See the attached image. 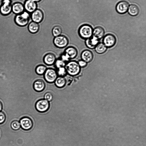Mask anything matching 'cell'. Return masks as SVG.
Wrapping results in <instances>:
<instances>
[{"mask_svg":"<svg viewBox=\"0 0 146 146\" xmlns=\"http://www.w3.org/2000/svg\"><path fill=\"white\" fill-rule=\"evenodd\" d=\"M65 67L67 74L71 76H75L78 75L81 71V67L78 62L74 60L68 62L66 64Z\"/></svg>","mask_w":146,"mask_h":146,"instance_id":"obj_1","label":"cell"},{"mask_svg":"<svg viewBox=\"0 0 146 146\" xmlns=\"http://www.w3.org/2000/svg\"><path fill=\"white\" fill-rule=\"evenodd\" d=\"M93 29L88 24H84L79 27L78 32L80 36L82 38L86 39L91 37L93 35Z\"/></svg>","mask_w":146,"mask_h":146,"instance_id":"obj_2","label":"cell"},{"mask_svg":"<svg viewBox=\"0 0 146 146\" xmlns=\"http://www.w3.org/2000/svg\"><path fill=\"white\" fill-rule=\"evenodd\" d=\"M30 14L25 11L21 14L17 15L15 19V23L20 26L27 25L29 24L31 18Z\"/></svg>","mask_w":146,"mask_h":146,"instance_id":"obj_3","label":"cell"},{"mask_svg":"<svg viewBox=\"0 0 146 146\" xmlns=\"http://www.w3.org/2000/svg\"><path fill=\"white\" fill-rule=\"evenodd\" d=\"M19 2V0H2L0 7V12L3 15H7L12 11L13 4L16 2Z\"/></svg>","mask_w":146,"mask_h":146,"instance_id":"obj_4","label":"cell"},{"mask_svg":"<svg viewBox=\"0 0 146 146\" xmlns=\"http://www.w3.org/2000/svg\"><path fill=\"white\" fill-rule=\"evenodd\" d=\"M43 75L45 81L50 83L54 82L58 76L56 70L52 68L47 69Z\"/></svg>","mask_w":146,"mask_h":146,"instance_id":"obj_5","label":"cell"},{"mask_svg":"<svg viewBox=\"0 0 146 146\" xmlns=\"http://www.w3.org/2000/svg\"><path fill=\"white\" fill-rule=\"evenodd\" d=\"M53 43L55 46L59 48H63L67 46L69 40L66 36L62 35L55 37L54 38Z\"/></svg>","mask_w":146,"mask_h":146,"instance_id":"obj_6","label":"cell"},{"mask_svg":"<svg viewBox=\"0 0 146 146\" xmlns=\"http://www.w3.org/2000/svg\"><path fill=\"white\" fill-rule=\"evenodd\" d=\"M50 107L49 102L45 99H41L38 100L36 103L35 107L36 110L41 113L47 111Z\"/></svg>","mask_w":146,"mask_h":146,"instance_id":"obj_7","label":"cell"},{"mask_svg":"<svg viewBox=\"0 0 146 146\" xmlns=\"http://www.w3.org/2000/svg\"><path fill=\"white\" fill-rule=\"evenodd\" d=\"M116 40V38L114 35L108 34L104 37L103 43L107 48H110L115 45Z\"/></svg>","mask_w":146,"mask_h":146,"instance_id":"obj_8","label":"cell"},{"mask_svg":"<svg viewBox=\"0 0 146 146\" xmlns=\"http://www.w3.org/2000/svg\"><path fill=\"white\" fill-rule=\"evenodd\" d=\"M31 19L32 21L38 23H41L43 20L44 15L40 9H37L30 14Z\"/></svg>","mask_w":146,"mask_h":146,"instance_id":"obj_9","label":"cell"},{"mask_svg":"<svg viewBox=\"0 0 146 146\" xmlns=\"http://www.w3.org/2000/svg\"><path fill=\"white\" fill-rule=\"evenodd\" d=\"M129 7L128 3L124 0L118 2L116 4L115 9L117 13L123 14L126 13L128 11Z\"/></svg>","mask_w":146,"mask_h":146,"instance_id":"obj_10","label":"cell"},{"mask_svg":"<svg viewBox=\"0 0 146 146\" xmlns=\"http://www.w3.org/2000/svg\"><path fill=\"white\" fill-rule=\"evenodd\" d=\"M25 11L29 13H31L37 8V3L33 0H26L24 4Z\"/></svg>","mask_w":146,"mask_h":146,"instance_id":"obj_11","label":"cell"},{"mask_svg":"<svg viewBox=\"0 0 146 146\" xmlns=\"http://www.w3.org/2000/svg\"><path fill=\"white\" fill-rule=\"evenodd\" d=\"M22 128L25 130L31 129L32 127L33 123L32 119L28 117H22L20 120V122Z\"/></svg>","mask_w":146,"mask_h":146,"instance_id":"obj_12","label":"cell"},{"mask_svg":"<svg viewBox=\"0 0 146 146\" xmlns=\"http://www.w3.org/2000/svg\"><path fill=\"white\" fill-rule=\"evenodd\" d=\"M25 11L24 4L19 2L14 3L12 5V11L16 15L22 13Z\"/></svg>","mask_w":146,"mask_h":146,"instance_id":"obj_13","label":"cell"},{"mask_svg":"<svg viewBox=\"0 0 146 146\" xmlns=\"http://www.w3.org/2000/svg\"><path fill=\"white\" fill-rule=\"evenodd\" d=\"M56 60L55 55L52 53H48L44 56L43 61L44 63L48 66L54 64Z\"/></svg>","mask_w":146,"mask_h":146,"instance_id":"obj_14","label":"cell"},{"mask_svg":"<svg viewBox=\"0 0 146 146\" xmlns=\"http://www.w3.org/2000/svg\"><path fill=\"white\" fill-rule=\"evenodd\" d=\"M81 57L82 60L87 63L91 62L92 60L94 55L91 51L88 50H85L82 52Z\"/></svg>","mask_w":146,"mask_h":146,"instance_id":"obj_15","label":"cell"},{"mask_svg":"<svg viewBox=\"0 0 146 146\" xmlns=\"http://www.w3.org/2000/svg\"><path fill=\"white\" fill-rule=\"evenodd\" d=\"M45 86L44 82L41 79L36 80L34 82L33 85L34 90L38 92L43 91L45 89Z\"/></svg>","mask_w":146,"mask_h":146,"instance_id":"obj_16","label":"cell"},{"mask_svg":"<svg viewBox=\"0 0 146 146\" xmlns=\"http://www.w3.org/2000/svg\"><path fill=\"white\" fill-rule=\"evenodd\" d=\"M99 40L96 37L92 36L86 40L85 43L86 46L89 48L93 49L95 48L99 43Z\"/></svg>","mask_w":146,"mask_h":146,"instance_id":"obj_17","label":"cell"},{"mask_svg":"<svg viewBox=\"0 0 146 146\" xmlns=\"http://www.w3.org/2000/svg\"><path fill=\"white\" fill-rule=\"evenodd\" d=\"M64 53L68 55L71 60L75 58L76 57L78 54V51L75 47L70 46L64 50Z\"/></svg>","mask_w":146,"mask_h":146,"instance_id":"obj_18","label":"cell"},{"mask_svg":"<svg viewBox=\"0 0 146 146\" xmlns=\"http://www.w3.org/2000/svg\"><path fill=\"white\" fill-rule=\"evenodd\" d=\"M104 34L105 31L103 28L100 26H98L93 30L92 36L99 40L104 37Z\"/></svg>","mask_w":146,"mask_h":146,"instance_id":"obj_19","label":"cell"},{"mask_svg":"<svg viewBox=\"0 0 146 146\" xmlns=\"http://www.w3.org/2000/svg\"><path fill=\"white\" fill-rule=\"evenodd\" d=\"M28 29L31 33L33 34L36 33L39 30V25L35 22L31 21L28 24Z\"/></svg>","mask_w":146,"mask_h":146,"instance_id":"obj_20","label":"cell"},{"mask_svg":"<svg viewBox=\"0 0 146 146\" xmlns=\"http://www.w3.org/2000/svg\"><path fill=\"white\" fill-rule=\"evenodd\" d=\"M128 12L129 15L132 16L137 15L139 12L138 6L135 4H131L129 6Z\"/></svg>","mask_w":146,"mask_h":146,"instance_id":"obj_21","label":"cell"},{"mask_svg":"<svg viewBox=\"0 0 146 146\" xmlns=\"http://www.w3.org/2000/svg\"><path fill=\"white\" fill-rule=\"evenodd\" d=\"M54 82L55 85L57 87L61 88L65 86L66 83V80L64 77L58 76Z\"/></svg>","mask_w":146,"mask_h":146,"instance_id":"obj_22","label":"cell"},{"mask_svg":"<svg viewBox=\"0 0 146 146\" xmlns=\"http://www.w3.org/2000/svg\"><path fill=\"white\" fill-rule=\"evenodd\" d=\"M96 52L98 54H102L107 50V47L103 43H99L95 48Z\"/></svg>","mask_w":146,"mask_h":146,"instance_id":"obj_23","label":"cell"},{"mask_svg":"<svg viewBox=\"0 0 146 146\" xmlns=\"http://www.w3.org/2000/svg\"><path fill=\"white\" fill-rule=\"evenodd\" d=\"M62 32V30L61 27L58 25L54 26L52 30V35L54 37L61 35Z\"/></svg>","mask_w":146,"mask_h":146,"instance_id":"obj_24","label":"cell"},{"mask_svg":"<svg viewBox=\"0 0 146 146\" xmlns=\"http://www.w3.org/2000/svg\"><path fill=\"white\" fill-rule=\"evenodd\" d=\"M47 69L46 66L45 65H39L36 67L35 72L38 75H42L44 74Z\"/></svg>","mask_w":146,"mask_h":146,"instance_id":"obj_25","label":"cell"},{"mask_svg":"<svg viewBox=\"0 0 146 146\" xmlns=\"http://www.w3.org/2000/svg\"><path fill=\"white\" fill-rule=\"evenodd\" d=\"M58 76L64 77L67 73L65 67H61L57 69L56 70Z\"/></svg>","mask_w":146,"mask_h":146,"instance_id":"obj_26","label":"cell"},{"mask_svg":"<svg viewBox=\"0 0 146 146\" xmlns=\"http://www.w3.org/2000/svg\"><path fill=\"white\" fill-rule=\"evenodd\" d=\"M54 66L56 69L63 67H65L66 63L60 58L56 59L54 64Z\"/></svg>","mask_w":146,"mask_h":146,"instance_id":"obj_27","label":"cell"},{"mask_svg":"<svg viewBox=\"0 0 146 146\" xmlns=\"http://www.w3.org/2000/svg\"><path fill=\"white\" fill-rule=\"evenodd\" d=\"M11 127L14 130H18L21 127L20 123L18 121H14L11 123Z\"/></svg>","mask_w":146,"mask_h":146,"instance_id":"obj_28","label":"cell"},{"mask_svg":"<svg viewBox=\"0 0 146 146\" xmlns=\"http://www.w3.org/2000/svg\"><path fill=\"white\" fill-rule=\"evenodd\" d=\"M53 97V94L50 92L46 93L44 95V99L49 102H51L52 100Z\"/></svg>","mask_w":146,"mask_h":146,"instance_id":"obj_29","label":"cell"},{"mask_svg":"<svg viewBox=\"0 0 146 146\" xmlns=\"http://www.w3.org/2000/svg\"><path fill=\"white\" fill-rule=\"evenodd\" d=\"M60 58L65 62H68L70 60L68 56L64 53L61 55Z\"/></svg>","mask_w":146,"mask_h":146,"instance_id":"obj_30","label":"cell"},{"mask_svg":"<svg viewBox=\"0 0 146 146\" xmlns=\"http://www.w3.org/2000/svg\"><path fill=\"white\" fill-rule=\"evenodd\" d=\"M6 119V116L5 113L2 111H0V124L3 123Z\"/></svg>","mask_w":146,"mask_h":146,"instance_id":"obj_31","label":"cell"},{"mask_svg":"<svg viewBox=\"0 0 146 146\" xmlns=\"http://www.w3.org/2000/svg\"><path fill=\"white\" fill-rule=\"evenodd\" d=\"M78 62L81 68L85 67L87 65V63L82 60H79Z\"/></svg>","mask_w":146,"mask_h":146,"instance_id":"obj_32","label":"cell"},{"mask_svg":"<svg viewBox=\"0 0 146 146\" xmlns=\"http://www.w3.org/2000/svg\"><path fill=\"white\" fill-rule=\"evenodd\" d=\"M2 108V104L1 102L0 101V111H1Z\"/></svg>","mask_w":146,"mask_h":146,"instance_id":"obj_33","label":"cell"},{"mask_svg":"<svg viewBox=\"0 0 146 146\" xmlns=\"http://www.w3.org/2000/svg\"><path fill=\"white\" fill-rule=\"evenodd\" d=\"M33 0L36 3H38V2H40V1L41 0Z\"/></svg>","mask_w":146,"mask_h":146,"instance_id":"obj_34","label":"cell"}]
</instances>
